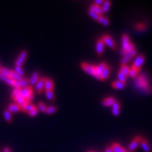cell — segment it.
Masks as SVG:
<instances>
[{
    "mask_svg": "<svg viewBox=\"0 0 152 152\" xmlns=\"http://www.w3.org/2000/svg\"><path fill=\"white\" fill-rule=\"evenodd\" d=\"M12 70H10L6 67H0V75H5V77L10 78L11 74H12Z\"/></svg>",
    "mask_w": 152,
    "mask_h": 152,
    "instance_id": "603a6c76",
    "label": "cell"
},
{
    "mask_svg": "<svg viewBox=\"0 0 152 152\" xmlns=\"http://www.w3.org/2000/svg\"><path fill=\"white\" fill-rule=\"evenodd\" d=\"M16 74H18L19 75H20V76H23V75H24V72H23V69L22 68V67H16V66L15 67V71H14Z\"/></svg>",
    "mask_w": 152,
    "mask_h": 152,
    "instance_id": "8d00e7d4",
    "label": "cell"
},
{
    "mask_svg": "<svg viewBox=\"0 0 152 152\" xmlns=\"http://www.w3.org/2000/svg\"><path fill=\"white\" fill-rule=\"evenodd\" d=\"M40 79V74H39V72H33L32 74V75H31V77H30V78L29 80H30V85H35L36 83L37 82L38 80Z\"/></svg>",
    "mask_w": 152,
    "mask_h": 152,
    "instance_id": "9a60e30c",
    "label": "cell"
},
{
    "mask_svg": "<svg viewBox=\"0 0 152 152\" xmlns=\"http://www.w3.org/2000/svg\"><path fill=\"white\" fill-rule=\"evenodd\" d=\"M31 92H33L32 86L31 85H28L27 87L21 89V90H20V95L22 97L24 98V99H26Z\"/></svg>",
    "mask_w": 152,
    "mask_h": 152,
    "instance_id": "7c38bea8",
    "label": "cell"
},
{
    "mask_svg": "<svg viewBox=\"0 0 152 152\" xmlns=\"http://www.w3.org/2000/svg\"><path fill=\"white\" fill-rule=\"evenodd\" d=\"M89 152H93V151H89Z\"/></svg>",
    "mask_w": 152,
    "mask_h": 152,
    "instance_id": "c3c4849f",
    "label": "cell"
},
{
    "mask_svg": "<svg viewBox=\"0 0 152 152\" xmlns=\"http://www.w3.org/2000/svg\"><path fill=\"white\" fill-rule=\"evenodd\" d=\"M145 56L144 55H138L136 59L134 60V63H133L132 67L137 68V69L140 70L141 68V66L143 65V64L145 63Z\"/></svg>",
    "mask_w": 152,
    "mask_h": 152,
    "instance_id": "52a82bcc",
    "label": "cell"
},
{
    "mask_svg": "<svg viewBox=\"0 0 152 152\" xmlns=\"http://www.w3.org/2000/svg\"><path fill=\"white\" fill-rule=\"evenodd\" d=\"M115 102H116L115 98L108 97V98H106L105 100H102V106H104L106 107H108V106H112Z\"/></svg>",
    "mask_w": 152,
    "mask_h": 152,
    "instance_id": "2e32d148",
    "label": "cell"
},
{
    "mask_svg": "<svg viewBox=\"0 0 152 152\" xmlns=\"http://www.w3.org/2000/svg\"><path fill=\"white\" fill-rule=\"evenodd\" d=\"M81 67H82V68L85 71V72H87L88 74H89L90 75H92L93 77H95L96 79L101 80L100 75H99L98 74H96V72H95V67L94 65H89V64H88V63L83 62L82 63Z\"/></svg>",
    "mask_w": 152,
    "mask_h": 152,
    "instance_id": "7a4b0ae2",
    "label": "cell"
},
{
    "mask_svg": "<svg viewBox=\"0 0 152 152\" xmlns=\"http://www.w3.org/2000/svg\"><path fill=\"white\" fill-rule=\"evenodd\" d=\"M37 112H38L37 107H35L34 109H33L32 110H30V112H28V114H29V116H30V117H35L36 115L37 114Z\"/></svg>",
    "mask_w": 152,
    "mask_h": 152,
    "instance_id": "f35d334b",
    "label": "cell"
},
{
    "mask_svg": "<svg viewBox=\"0 0 152 152\" xmlns=\"http://www.w3.org/2000/svg\"><path fill=\"white\" fill-rule=\"evenodd\" d=\"M105 152H112V148H111V147H106V151Z\"/></svg>",
    "mask_w": 152,
    "mask_h": 152,
    "instance_id": "f6af8a7d",
    "label": "cell"
},
{
    "mask_svg": "<svg viewBox=\"0 0 152 152\" xmlns=\"http://www.w3.org/2000/svg\"><path fill=\"white\" fill-rule=\"evenodd\" d=\"M112 106V110H120V107H121V105L119 102L116 101V102L113 103Z\"/></svg>",
    "mask_w": 152,
    "mask_h": 152,
    "instance_id": "ab89813d",
    "label": "cell"
},
{
    "mask_svg": "<svg viewBox=\"0 0 152 152\" xmlns=\"http://www.w3.org/2000/svg\"><path fill=\"white\" fill-rule=\"evenodd\" d=\"M27 57V50H22V52L20 54L16 61V67H22V64L25 62Z\"/></svg>",
    "mask_w": 152,
    "mask_h": 152,
    "instance_id": "ba28073f",
    "label": "cell"
},
{
    "mask_svg": "<svg viewBox=\"0 0 152 152\" xmlns=\"http://www.w3.org/2000/svg\"><path fill=\"white\" fill-rule=\"evenodd\" d=\"M111 148L112 150V152H123V147L120 145L118 143H113L111 146Z\"/></svg>",
    "mask_w": 152,
    "mask_h": 152,
    "instance_id": "cb8c5ba5",
    "label": "cell"
},
{
    "mask_svg": "<svg viewBox=\"0 0 152 152\" xmlns=\"http://www.w3.org/2000/svg\"><path fill=\"white\" fill-rule=\"evenodd\" d=\"M37 107H38L37 109H39V110H40L42 112H46V110H47V108H48V106H46V105H45L44 102H40L39 103H38Z\"/></svg>",
    "mask_w": 152,
    "mask_h": 152,
    "instance_id": "d590c367",
    "label": "cell"
},
{
    "mask_svg": "<svg viewBox=\"0 0 152 152\" xmlns=\"http://www.w3.org/2000/svg\"><path fill=\"white\" fill-rule=\"evenodd\" d=\"M110 4H111V2L109 1V0H104L103 1L102 5H101L103 13H108V11L110 10Z\"/></svg>",
    "mask_w": 152,
    "mask_h": 152,
    "instance_id": "44dd1931",
    "label": "cell"
},
{
    "mask_svg": "<svg viewBox=\"0 0 152 152\" xmlns=\"http://www.w3.org/2000/svg\"><path fill=\"white\" fill-rule=\"evenodd\" d=\"M46 96L48 98V100L50 101H54L55 100L54 91H46Z\"/></svg>",
    "mask_w": 152,
    "mask_h": 152,
    "instance_id": "1f68e13d",
    "label": "cell"
},
{
    "mask_svg": "<svg viewBox=\"0 0 152 152\" xmlns=\"http://www.w3.org/2000/svg\"><path fill=\"white\" fill-rule=\"evenodd\" d=\"M36 107L34 105L32 104V103H27V104L24 107L22 108V110H21V111H22V112H29L30 111V110H32L33 109H34V108Z\"/></svg>",
    "mask_w": 152,
    "mask_h": 152,
    "instance_id": "83f0119b",
    "label": "cell"
},
{
    "mask_svg": "<svg viewBox=\"0 0 152 152\" xmlns=\"http://www.w3.org/2000/svg\"><path fill=\"white\" fill-rule=\"evenodd\" d=\"M20 90H21L20 88H15V89L13 90L11 96H12V99H13V100H15L19 95H20Z\"/></svg>",
    "mask_w": 152,
    "mask_h": 152,
    "instance_id": "f1b7e54d",
    "label": "cell"
},
{
    "mask_svg": "<svg viewBox=\"0 0 152 152\" xmlns=\"http://www.w3.org/2000/svg\"><path fill=\"white\" fill-rule=\"evenodd\" d=\"M102 3H103V1H102V0H95V2H94V4H95V5H100V6H101V5H102Z\"/></svg>",
    "mask_w": 152,
    "mask_h": 152,
    "instance_id": "7bdbcfd3",
    "label": "cell"
},
{
    "mask_svg": "<svg viewBox=\"0 0 152 152\" xmlns=\"http://www.w3.org/2000/svg\"><path fill=\"white\" fill-rule=\"evenodd\" d=\"M3 115H4V118H5V121L7 123H11L12 122V112H10L8 110H5L4 112H3Z\"/></svg>",
    "mask_w": 152,
    "mask_h": 152,
    "instance_id": "484cf974",
    "label": "cell"
},
{
    "mask_svg": "<svg viewBox=\"0 0 152 152\" xmlns=\"http://www.w3.org/2000/svg\"><path fill=\"white\" fill-rule=\"evenodd\" d=\"M137 53V50L136 49V48H134L133 50H130V51H127L124 55H123V57H122V59H121V63H122V65H126L127 62H129L132 58L136 56Z\"/></svg>",
    "mask_w": 152,
    "mask_h": 152,
    "instance_id": "3957f363",
    "label": "cell"
},
{
    "mask_svg": "<svg viewBox=\"0 0 152 152\" xmlns=\"http://www.w3.org/2000/svg\"><path fill=\"white\" fill-rule=\"evenodd\" d=\"M3 152H11V150L10 149V148H9V147H5V148H4V151H3Z\"/></svg>",
    "mask_w": 152,
    "mask_h": 152,
    "instance_id": "bcb514c9",
    "label": "cell"
},
{
    "mask_svg": "<svg viewBox=\"0 0 152 152\" xmlns=\"http://www.w3.org/2000/svg\"><path fill=\"white\" fill-rule=\"evenodd\" d=\"M125 85H126L125 83L120 82V81H115V82H113L112 83V88H114L116 89H124Z\"/></svg>",
    "mask_w": 152,
    "mask_h": 152,
    "instance_id": "7402d4cb",
    "label": "cell"
},
{
    "mask_svg": "<svg viewBox=\"0 0 152 152\" xmlns=\"http://www.w3.org/2000/svg\"><path fill=\"white\" fill-rule=\"evenodd\" d=\"M130 67H128V65H121L120 71L126 76V77H127V76L129 75V73H130Z\"/></svg>",
    "mask_w": 152,
    "mask_h": 152,
    "instance_id": "d4e9b609",
    "label": "cell"
},
{
    "mask_svg": "<svg viewBox=\"0 0 152 152\" xmlns=\"http://www.w3.org/2000/svg\"><path fill=\"white\" fill-rule=\"evenodd\" d=\"M33 98H34V94H33V92H31L30 95H28L27 97L26 98L25 100L27 101L28 103H30V102L33 100Z\"/></svg>",
    "mask_w": 152,
    "mask_h": 152,
    "instance_id": "b9f144b4",
    "label": "cell"
},
{
    "mask_svg": "<svg viewBox=\"0 0 152 152\" xmlns=\"http://www.w3.org/2000/svg\"><path fill=\"white\" fill-rule=\"evenodd\" d=\"M140 146L142 147V149L144 150V151L145 152H151V145H150L149 142H148V140L147 139H145V138H142L141 139V141H140Z\"/></svg>",
    "mask_w": 152,
    "mask_h": 152,
    "instance_id": "8fae6325",
    "label": "cell"
},
{
    "mask_svg": "<svg viewBox=\"0 0 152 152\" xmlns=\"http://www.w3.org/2000/svg\"><path fill=\"white\" fill-rule=\"evenodd\" d=\"M24 100H25V99H24V98L22 97L21 95H19V96H18V97L16 98V99L14 101H15V103H16V104H18V105H20V103H22V102H23Z\"/></svg>",
    "mask_w": 152,
    "mask_h": 152,
    "instance_id": "60d3db41",
    "label": "cell"
},
{
    "mask_svg": "<svg viewBox=\"0 0 152 152\" xmlns=\"http://www.w3.org/2000/svg\"><path fill=\"white\" fill-rule=\"evenodd\" d=\"M102 39L105 44L107 45L108 47H110L112 50H116V48H117L116 43H115L114 40L110 37V35H104V36H102Z\"/></svg>",
    "mask_w": 152,
    "mask_h": 152,
    "instance_id": "8992f818",
    "label": "cell"
},
{
    "mask_svg": "<svg viewBox=\"0 0 152 152\" xmlns=\"http://www.w3.org/2000/svg\"><path fill=\"white\" fill-rule=\"evenodd\" d=\"M136 28L138 30L143 31V30H145L147 28V26L145 23H137V25H136Z\"/></svg>",
    "mask_w": 152,
    "mask_h": 152,
    "instance_id": "74e56055",
    "label": "cell"
},
{
    "mask_svg": "<svg viewBox=\"0 0 152 152\" xmlns=\"http://www.w3.org/2000/svg\"><path fill=\"white\" fill-rule=\"evenodd\" d=\"M110 72H111V67L107 65L106 67H105V69L103 70V72H102V74L100 75V77H101V80L102 81H105L109 77V75H110Z\"/></svg>",
    "mask_w": 152,
    "mask_h": 152,
    "instance_id": "5bb4252c",
    "label": "cell"
},
{
    "mask_svg": "<svg viewBox=\"0 0 152 152\" xmlns=\"http://www.w3.org/2000/svg\"><path fill=\"white\" fill-rule=\"evenodd\" d=\"M57 108L55 106H48L47 108V110H46V113H48V114L50 115L53 114V113H55V112H57Z\"/></svg>",
    "mask_w": 152,
    "mask_h": 152,
    "instance_id": "4dcf8cb0",
    "label": "cell"
},
{
    "mask_svg": "<svg viewBox=\"0 0 152 152\" xmlns=\"http://www.w3.org/2000/svg\"><path fill=\"white\" fill-rule=\"evenodd\" d=\"M98 21L100 22V23H102L104 26H108L110 25V21L108 20L107 18L106 17V16H100V18H99V20Z\"/></svg>",
    "mask_w": 152,
    "mask_h": 152,
    "instance_id": "4316f807",
    "label": "cell"
},
{
    "mask_svg": "<svg viewBox=\"0 0 152 152\" xmlns=\"http://www.w3.org/2000/svg\"><path fill=\"white\" fill-rule=\"evenodd\" d=\"M46 78L43 77L40 78V79L38 80L37 82L35 84V89L36 91L37 92L38 94H41V92H43L44 87V81Z\"/></svg>",
    "mask_w": 152,
    "mask_h": 152,
    "instance_id": "9c48e42d",
    "label": "cell"
},
{
    "mask_svg": "<svg viewBox=\"0 0 152 152\" xmlns=\"http://www.w3.org/2000/svg\"><path fill=\"white\" fill-rule=\"evenodd\" d=\"M140 70L137 69V68H135V67H131L130 68V73H129V75H130V77L132 78H136L138 75V73H139Z\"/></svg>",
    "mask_w": 152,
    "mask_h": 152,
    "instance_id": "f546056e",
    "label": "cell"
},
{
    "mask_svg": "<svg viewBox=\"0 0 152 152\" xmlns=\"http://www.w3.org/2000/svg\"><path fill=\"white\" fill-rule=\"evenodd\" d=\"M89 9L91 10H92L93 12H95V13H97L99 16H102V13H103V12H102V7H101L100 5H97L93 3L92 5H91Z\"/></svg>",
    "mask_w": 152,
    "mask_h": 152,
    "instance_id": "e0dca14e",
    "label": "cell"
},
{
    "mask_svg": "<svg viewBox=\"0 0 152 152\" xmlns=\"http://www.w3.org/2000/svg\"><path fill=\"white\" fill-rule=\"evenodd\" d=\"M136 85L137 88L146 93H151L152 92V88L150 84L149 79L144 74L137 75L136 77Z\"/></svg>",
    "mask_w": 152,
    "mask_h": 152,
    "instance_id": "6da1fadb",
    "label": "cell"
},
{
    "mask_svg": "<svg viewBox=\"0 0 152 152\" xmlns=\"http://www.w3.org/2000/svg\"><path fill=\"white\" fill-rule=\"evenodd\" d=\"M8 110L10 112H16L19 111H21V108L18 104L16 103H12V104L9 105V107H8Z\"/></svg>",
    "mask_w": 152,
    "mask_h": 152,
    "instance_id": "d6986e66",
    "label": "cell"
},
{
    "mask_svg": "<svg viewBox=\"0 0 152 152\" xmlns=\"http://www.w3.org/2000/svg\"><path fill=\"white\" fill-rule=\"evenodd\" d=\"M105 44L103 42L102 39H99L96 42V53L99 56H101L102 55V53L104 51Z\"/></svg>",
    "mask_w": 152,
    "mask_h": 152,
    "instance_id": "30bf717a",
    "label": "cell"
},
{
    "mask_svg": "<svg viewBox=\"0 0 152 152\" xmlns=\"http://www.w3.org/2000/svg\"><path fill=\"white\" fill-rule=\"evenodd\" d=\"M88 13H89V15L91 17L93 18L95 20H97L98 21V20H99V18H100V16L98 15L97 13H95V12H93V11L90 10V9L89 10V11H88Z\"/></svg>",
    "mask_w": 152,
    "mask_h": 152,
    "instance_id": "e575fe53",
    "label": "cell"
},
{
    "mask_svg": "<svg viewBox=\"0 0 152 152\" xmlns=\"http://www.w3.org/2000/svg\"><path fill=\"white\" fill-rule=\"evenodd\" d=\"M123 152H130V151H127V150H126V149H123Z\"/></svg>",
    "mask_w": 152,
    "mask_h": 152,
    "instance_id": "7dc6e473",
    "label": "cell"
},
{
    "mask_svg": "<svg viewBox=\"0 0 152 152\" xmlns=\"http://www.w3.org/2000/svg\"><path fill=\"white\" fill-rule=\"evenodd\" d=\"M18 85H19V88L20 89H22V88H25L28 85H30V80L29 78H22V79L20 81H18Z\"/></svg>",
    "mask_w": 152,
    "mask_h": 152,
    "instance_id": "ffe728a7",
    "label": "cell"
},
{
    "mask_svg": "<svg viewBox=\"0 0 152 152\" xmlns=\"http://www.w3.org/2000/svg\"><path fill=\"white\" fill-rule=\"evenodd\" d=\"M106 66H107V65H106V62H101L98 65L95 66L96 74H98L99 75H101L102 72H103V70L105 69V67H106Z\"/></svg>",
    "mask_w": 152,
    "mask_h": 152,
    "instance_id": "ac0fdd59",
    "label": "cell"
},
{
    "mask_svg": "<svg viewBox=\"0 0 152 152\" xmlns=\"http://www.w3.org/2000/svg\"><path fill=\"white\" fill-rule=\"evenodd\" d=\"M117 76H118V81H120V82H122L125 83L126 82V80H127V77L125 76L120 71H119L118 72V74H117Z\"/></svg>",
    "mask_w": 152,
    "mask_h": 152,
    "instance_id": "836d02e7",
    "label": "cell"
},
{
    "mask_svg": "<svg viewBox=\"0 0 152 152\" xmlns=\"http://www.w3.org/2000/svg\"><path fill=\"white\" fill-rule=\"evenodd\" d=\"M130 40L129 36L127 34H123L122 37V49L120 50V54L123 56V55L127 53V48L129 47V45L130 44Z\"/></svg>",
    "mask_w": 152,
    "mask_h": 152,
    "instance_id": "5b68a950",
    "label": "cell"
},
{
    "mask_svg": "<svg viewBox=\"0 0 152 152\" xmlns=\"http://www.w3.org/2000/svg\"><path fill=\"white\" fill-rule=\"evenodd\" d=\"M10 78H12V79H13L14 81L18 82V81H20V80L22 79V77L18 75V74H16L14 71H13V72H12V74H11V76H10Z\"/></svg>",
    "mask_w": 152,
    "mask_h": 152,
    "instance_id": "d6a6232c",
    "label": "cell"
},
{
    "mask_svg": "<svg viewBox=\"0 0 152 152\" xmlns=\"http://www.w3.org/2000/svg\"><path fill=\"white\" fill-rule=\"evenodd\" d=\"M141 139L142 137L140 136H137L130 143V145L128 146V151L130 152H134L137 149V147H139L140 145V141H141Z\"/></svg>",
    "mask_w": 152,
    "mask_h": 152,
    "instance_id": "277c9868",
    "label": "cell"
},
{
    "mask_svg": "<svg viewBox=\"0 0 152 152\" xmlns=\"http://www.w3.org/2000/svg\"><path fill=\"white\" fill-rule=\"evenodd\" d=\"M6 79H7V77H5V75H0V80H2V81H3V82H5Z\"/></svg>",
    "mask_w": 152,
    "mask_h": 152,
    "instance_id": "ee69618b",
    "label": "cell"
},
{
    "mask_svg": "<svg viewBox=\"0 0 152 152\" xmlns=\"http://www.w3.org/2000/svg\"><path fill=\"white\" fill-rule=\"evenodd\" d=\"M46 91H53L54 90V82L52 79L50 78H45L44 81V87Z\"/></svg>",
    "mask_w": 152,
    "mask_h": 152,
    "instance_id": "4fadbf2b",
    "label": "cell"
}]
</instances>
